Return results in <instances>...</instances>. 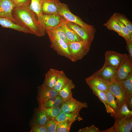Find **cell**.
Returning a JSON list of instances; mask_svg holds the SVG:
<instances>
[{
	"label": "cell",
	"mask_w": 132,
	"mask_h": 132,
	"mask_svg": "<svg viewBox=\"0 0 132 132\" xmlns=\"http://www.w3.org/2000/svg\"><path fill=\"white\" fill-rule=\"evenodd\" d=\"M12 15L19 24L29 29L33 34L39 37L45 35L46 32L39 22L36 14L30 9L29 6H15Z\"/></svg>",
	"instance_id": "obj_1"
},
{
	"label": "cell",
	"mask_w": 132,
	"mask_h": 132,
	"mask_svg": "<svg viewBox=\"0 0 132 132\" xmlns=\"http://www.w3.org/2000/svg\"><path fill=\"white\" fill-rule=\"evenodd\" d=\"M58 11L59 14L66 20L79 25L91 34L94 35L96 30L94 26L85 23L79 17L73 14L70 11L67 4L61 2Z\"/></svg>",
	"instance_id": "obj_2"
},
{
	"label": "cell",
	"mask_w": 132,
	"mask_h": 132,
	"mask_svg": "<svg viewBox=\"0 0 132 132\" xmlns=\"http://www.w3.org/2000/svg\"><path fill=\"white\" fill-rule=\"evenodd\" d=\"M67 44L70 54V60L73 62L82 59L89 52L91 45L83 40L68 42Z\"/></svg>",
	"instance_id": "obj_3"
},
{
	"label": "cell",
	"mask_w": 132,
	"mask_h": 132,
	"mask_svg": "<svg viewBox=\"0 0 132 132\" xmlns=\"http://www.w3.org/2000/svg\"><path fill=\"white\" fill-rule=\"evenodd\" d=\"M51 43L50 47L59 55L70 59V56L67 43L63 40L46 32Z\"/></svg>",
	"instance_id": "obj_4"
},
{
	"label": "cell",
	"mask_w": 132,
	"mask_h": 132,
	"mask_svg": "<svg viewBox=\"0 0 132 132\" xmlns=\"http://www.w3.org/2000/svg\"><path fill=\"white\" fill-rule=\"evenodd\" d=\"M114 125L110 128L101 131L102 132H130L132 129V116L120 119L114 118Z\"/></svg>",
	"instance_id": "obj_5"
},
{
	"label": "cell",
	"mask_w": 132,
	"mask_h": 132,
	"mask_svg": "<svg viewBox=\"0 0 132 132\" xmlns=\"http://www.w3.org/2000/svg\"><path fill=\"white\" fill-rule=\"evenodd\" d=\"M88 107L87 102H81L73 97L63 101L61 105L62 111L66 113L79 112L82 108Z\"/></svg>",
	"instance_id": "obj_6"
},
{
	"label": "cell",
	"mask_w": 132,
	"mask_h": 132,
	"mask_svg": "<svg viewBox=\"0 0 132 132\" xmlns=\"http://www.w3.org/2000/svg\"><path fill=\"white\" fill-rule=\"evenodd\" d=\"M132 73V63L127 55L119 67L116 70L115 79L117 81H123Z\"/></svg>",
	"instance_id": "obj_7"
},
{
	"label": "cell",
	"mask_w": 132,
	"mask_h": 132,
	"mask_svg": "<svg viewBox=\"0 0 132 132\" xmlns=\"http://www.w3.org/2000/svg\"><path fill=\"white\" fill-rule=\"evenodd\" d=\"M127 55L114 51H107L105 54V59L104 64L113 67L116 70L125 59Z\"/></svg>",
	"instance_id": "obj_8"
},
{
	"label": "cell",
	"mask_w": 132,
	"mask_h": 132,
	"mask_svg": "<svg viewBox=\"0 0 132 132\" xmlns=\"http://www.w3.org/2000/svg\"><path fill=\"white\" fill-rule=\"evenodd\" d=\"M44 30L52 32L60 26L65 19L59 14L44 15Z\"/></svg>",
	"instance_id": "obj_9"
},
{
	"label": "cell",
	"mask_w": 132,
	"mask_h": 132,
	"mask_svg": "<svg viewBox=\"0 0 132 132\" xmlns=\"http://www.w3.org/2000/svg\"><path fill=\"white\" fill-rule=\"evenodd\" d=\"M37 99L38 107L49 99L59 94V93L54 88H48L42 85L38 87Z\"/></svg>",
	"instance_id": "obj_10"
},
{
	"label": "cell",
	"mask_w": 132,
	"mask_h": 132,
	"mask_svg": "<svg viewBox=\"0 0 132 132\" xmlns=\"http://www.w3.org/2000/svg\"><path fill=\"white\" fill-rule=\"evenodd\" d=\"M15 6L11 0H0V17L7 18L19 24L12 15V11Z\"/></svg>",
	"instance_id": "obj_11"
},
{
	"label": "cell",
	"mask_w": 132,
	"mask_h": 132,
	"mask_svg": "<svg viewBox=\"0 0 132 132\" xmlns=\"http://www.w3.org/2000/svg\"><path fill=\"white\" fill-rule=\"evenodd\" d=\"M85 81L87 84L92 85L98 89L105 92L109 90L111 83L93 74L86 78Z\"/></svg>",
	"instance_id": "obj_12"
},
{
	"label": "cell",
	"mask_w": 132,
	"mask_h": 132,
	"mask_svg": "<svg viewBox=\"0 0 132 132\" xmlns=\"http://www.w3.org/2000/svg\"><path fill=\"white\" fill-rule=\"evenodd\" d=\"M67 26L74 31L84 42L91 44L94 35H92L79 25L74 23L66 21Z\"/></svg>",
	"instance_id": "obj_13"
},
{
	"label": "cell",
	"mask_w": 132,
	"mask_h": 132,
	"mask_svg": "<svg viewBox=\"0 0 132 132\" xmlns=\"http://www.w3.org/2000/svg\"><path fill=\"white\" fill-rule=\"evenodd\" d=\"M61 2L59 0H43L41 8L44 15H58V9Z\"/></svg>",
	"instance_id": "obj_14"
},
{
	"label": "cell",
	"mask_w": 132,
	"mask_h": 132,
	"mask_svg": "<svg viewBox=\"0 0 132 132\" xmlns=\"http://www.w3.org/2000/svg\"><path fill=\"white\" fill-rule=\"evenodd\" d=\"M110 82L109 90L116 98L119 108L124 102L126 101V98L121 86L115 79Z\"/></svg>",
	"instance_id": "obj_15"
},
{
	"label": "cell",
	"mask_w": 132,
	"mask_h": 132,
	"mask_svg": "<svg viewBox=\"0 0 132 132\" xmlns=\"http://www.w3.org/2000/svg\"><path fill=\"white\" fill-rule=\"evenodd\" d=\"M116 69L115 68L104 64L100 70L93 74L97 76L106 80L111 82L115 79Z\"/></svg>",
	"instance_id": "obj_16"
},
{
	"label": "cell",
	"mask_w": 132,
	"mask_h": 132,
	"mask_svg": "<svg viewBox=\"0 0 132 132\" xmlns=\"http://www.w3.org/2000/svg\"><path fill=\"white\" fill-rule=\"evenodd\" d=\"M88 85L90 88L92 90L93 93L104 104L107 112L109 113L111 116L114 117L115 115V113L109 104L105 92L98 89L92 85L90 84Z\"/></svg>",
	"instance_id": "obj_17"
},
{
	"label": "cell",
	"mask_w": 132,
	"mask_h": 132,
	"mask_svg": "<svg viewBox=\"0 0 132 132\" xmlns=\"http://www.w3.org/2000/svg\"><path fill=\"white\" fill-rule=\"evenodd\" d=\"M0 25L3 27L13 29L26 33L33 34L31 31L26 27L15 23L7 18L0 17Z\"/></svg>",
	"instance_id": "obj_18"
},
{
	"label": "cell",
	"mask_w": 132,
	"mask_h": 132,
	"mask_svg": "<svg viewBox=\"0 0 132 132\" xmlns=\"http://www.w3.org/2000/svg\"><path fill=\"white\" fill-rule=\"evenodd\" d=\"M48 118L44 111L40 108H35L34 110L32 117L29 124H35L41 126H45Z\"/></svg>",
	"instance_id": "obj_19"
},
{
	"label": "cell",
	"mask_w": 132,
	"mask_h": 132,
	"mask_svg": "<svg viewBox=\"0 0 132 132\" xmlns=\"http://www.w3.org/2000/svg\"><path fill=\"white\" fill-rule=\"evenodd\" d=\"M43 0H31L29 8L36 14L39 22L45 31L44 21L41 8Z\"/></svg>",
	"instance_id": "obj_20"
},
{
	"label": "cell",
	"mask_w": 132,
	"mask_h": 132,
	"mask_svg": "<svg viewBox=\"0 0 132 132\" xmlns=\"http://www.w3.org/2000/svg\"><path fill=\"white\" fill-rule=\"evenodd\" d=\"M58 70L51 68L45 75V79L42 85L51 88H54L57 77Z\"/></svg>",
	"instance_id": "obj_21"
},
{
	"label": "cell",
	"mask_w": 132,
	"mask_h": 132,
	"mask_svg": "<svg viewBox=\"0 0 132 132\" xmlns=\"http://www.w3.org/2000/svg\"><path fill=\"white\" fill-rule=\"evenodd\" d=\"M75 87V85L72 80L69 79L65 86L59 92L63 101L73 97L72 90Z\"/></svg>",
	"instance_id": "obj_22"
},
{
	"label": "cell",
	"mask_w": 132,
	"mask_h": 132,
	"mask_svg": "<svg viewBox=\"0 0 132 132\" xmlns=\"http://www.w3.org/2000/svg\"><path fill=\"white\" fill-rule=\"evenodd\" d=\"M116 81L121 86L126 99L132 96V73L124 80Z\"/></svg>",
	"instance_id": "obj_23"
},
{
	"label": "cell",
	"mask_w": 132,
	"mask_h": 132,
	"mask_svg": "<svg viewBox=\"0 0 132 132\" xmlns=\"http://www.w3.org/2000/svg\"><path fill=\"white\" fill-rule=\"evenodd\" d=\"M79 113V112L66 113L62 111L55 120L59 122L67 121H80L82 120L83 119L80 115Z\"/></svg>",
	"instance_id": "obj_24"
},
{
	"label": "cell",
	"mask_w": 132,
	"mask_h": 132,
	"mask_svg": "<svg viewBox=\"0 0 132 132\" xmlns=\"http://www.w3.org/2000/svg\"><path fill=\"white\" fill-rule=\"evenodd\" d=\"M66 21L65 19L63 21L61 24V26L64 29L68 41L73 42L82 40L81 38L74 31L67 26Z\"/></svg>",
	"instance_id": "obj_25"
},
{
	"label": "cell",
	"mask_w": 132,
	"mask_h": 132,
	"mask_svg": "<svg viewBox=\"0 0 132 132\" xmlns=\"http://www.w3.org/2000/svg\"><path fill=\"white\" fill-rule=\"evenodd\" d=\"M103 25L108 30L115 32L119 35L122 36L121 27L118 22L116 17L114 14Z\"/></svg>",
	"instance_id": "obj_26"
},
{
	"label": "cell",
	"mask_w": 132,
	"mask_h": 132,
	"mask_svg": "<svg viewBox=\"0 0 132 132\" xmlns=\"http://www.w3.org/2000/svg\"><path fill=\"white\" fill-rule=\"evenodd\" d=\"M69 79L63 71L58 70L57 80L54 89L59 93L65 86Z\"/></svg>",
	"instance_id": "obj_27"
},
{
	"label": "cell",
	"mask_w": 132,
	"mask_h": 132,
	"mask_svg": "<svg viewBox=\"0 0 132 132\" xmlns=\"http://www.w3.org/2000/svg\"><path fill=\"white\" fill-rule=\"evenodd\" d=\"M44 112L48 119L55 120L62 112L61 105L54 107L47 108L42 106L38 107Z\"/></svg>",
	"instance_id": "obj_28"
},
{
	"label": "cell",
	"mask_w": 132,
	"mask_h": 132,
	"mask_svg": "<svg viewBox=\"0 0 132 132\" xmlns=\"http://www.w3.org/2000/svg\"><path fill=\"white\" fill-rule=\"evenodd\" d=\"M132 116V110L129 109L126 101L124 102L119 108L114 118L120 119L126 118Z\"/></svg>",
	"instance_id": "obj_29"
},
{
	"label": "cell",
	"mask_w": 132,
	"mask_h": 132,
	"mask_svg": "<svg viewBox=\"0 0 132 132\" xmlns=\"http://www.w3.org/2000/svg\"><path fill=\"white\" fill-rule=\"evenodd\" d=\"M63 101L62 98L59 94L47 100L41 106L47 108L55 107L61 105Z\"/></svg>",
	"instance_id": "obj_30"
},
{
	"label": "cell",
	"mask_w": 132,
	"mask_h": 132,
	"mask_svg": "<svg viewBox=\"0 0 132 132\" xmlns=\"http://www.w3.org/2000/svg\"><path fill=\"white\" fill-rule=\"evenodd\" d=\"M105 93L109 104L110 107L115 112L116 115L119 109V107L115 99V98L109 90L105 92Z\"/></svg>",
	"instance_id": "obj_31"
},
{
	"label": "cell",
	"mask_w": 132,
	"mask_h": 132,
	"mask_svg": "<svg viewBox=\"0 0 132 132\" xmlns=\"http://www.w3.org/2000/svg\"><path fill=\"white\" fill-rule=\"evenodd\" d=\"M74 121H67L61 122H58L56 132H69L71 126Z\"/></svg>",
	"instance_id": "obj_32"
},
{
	"label": "cell",
	"mask_w": 132,
	"mask_h": 132,
	"mask_svg": "<svg viewBox=\"0 0 132 132\" xmlns=\"http://www.w3.org/2000/svg\"><path fill=\"white\" fill-rule=\"evenodd\" d=\"M61 25L52 32L47 31L46 32H50L53 35L63 40L67 44L69 42L67 39L65 31L61 26Z\"/></svg>",
	"instance_id": "obj_33"
},
{
	"label": "cell",
	"mask_w": 132,
	"mask_h": 132,
	"mask_svg": "<svg viewBox=\"0 0 132 132\" xmlns=\"http://www.w3.org/2000/svg\"><path fill=\"white\" fill-rule=\"evenodd\" d=\"M114 14L132 33V24L128 18L124 15L119 13H115Z\"/></svg>",
	"instance_id": "obj_34"
},
{
	"label": "cell",
	"mask_w": 132,
	"mask_h": 132,
	"mask_svg": "<svg viewBox=\"0 0 132 132\" xmlns=\"http://www.w3.org/2000/svg\"><path fill=\"white\" fill-rule=\"evenodd\" d=\"M117 18L118 22L121 28L122 37L125 39L132 40V33H131L127 28Z\"/></svg>",
	"instance_id": "obj_35"
},
{
	"label": "cell",
	"mask_w": 132,
	"mask_h": 132,
	"mask_svg": "<svg viewBox=\"0 0 132 132\" xmlns=\"http://www.w3.org/2000/svg\"><path fill=\"white\" fill-rule=\"evenodd\" d=\"M58 122L55 120L48 119L45 125L48 132H56Z\"/></svg>",
	"instance_id": "obj_36"
},
{
	"label": "cell",
	"mask_w": 132,
	"mask_h": 132,
	"mask_svg": "<svg viewBox=\"0 0 132 132\" xmlns=\"http://www.w3.org/2000/svg\"><path fill=\"white\" fill-rule=\"evenodd\" d=\"M29 125L31 128L30 132H48L45 126H41L33 123Z\"/></svg>",
	"instance_id": "obj_37"
},
{
	"label": "cell",
	"mask_w": 132,
	"mask_h": 132,
	"mask_svg": "<svg viewBox=\"0 0 132 132\" xmlns=\"http://www.w3.org/2000/svg\"><path fill=\"white\" fill-rule=\"evenodd\" d=\"M17 6H29L31 0H11Z\"/></svg>",
	"instance_id": "obj_38"
},
{
	"label": "cell",
	"mask_w": 132,
	"mask_h": 132,
	"mask_svg": "<svg viewBox=\"0 0 132 132\" xmlns=\"http://www.w3.org/2000/svg\"><path fill=\"white\" fill-rule=\"evenodd\" d=\"M78 132H101L98 128L92 125L89 127H86L80 129Z\"/></svg>",
	"instance_id": "obj_39"
},
{
	"label": "cell",
	"mask_w": 132,
	"mask_h": 132,
	"mask_svg": "<svg viewBox=\"0 0 132 132\" xmlns=\"http://www.w3.org/2000/svg\"><path fill=\"white\" fill-rule=\"evenodd\" d=\"M126 43V48L129 53L130 61H132V40L125 39Z\"/></svg>",
	"instance_id": "obj_40"
},
{
	"label": "cell",
	"mask_w": 132,
	"mask_h": 132,
	"mask_svg": "<svg viewBox=\"0 0 132 132\" xmlns=\"http://www.w3.org/2000/svg\"><path fill=\"white\" fill-rule=\"evenodd\" d=\"M127 105L129 109L131 110L132 109V96L126 99Z\"/></svg>",
	"instance_id": "obj_41"
}]
</instances>
